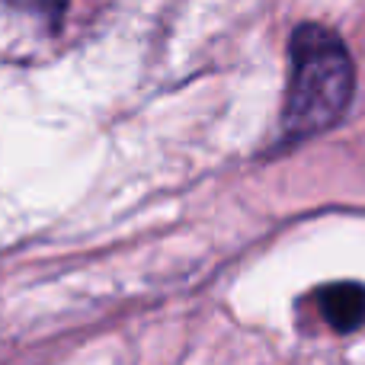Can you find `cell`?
Wrapping results in <instances>:
<instances>
[{
	"label": "cell",
	"mask_w": 365,
	"mask_h": 365,
	"mask_svg": "<svg viewBox=\"0 0 365 365\" xmlns=\"http://www.w3.org/2000/svg\"><path fill=\"white\" fill-rule=\"evenodd\" d=\"M356 93L346 42L321 23H302L289 38V87L282 103V141H304L334 128Z\"/></svg>",
	"instance_id": "cell-1"
},
{
	"label": "cell",
	"mask_w": 365,
	"mask_h": 365,
	"mask_svg": "<svg viewBox=\"0 0 365 365\" xmlns=\"http://www.w3.org/2000/svg\"><path fill=\"white\" fill-rule=\"evenodd\" d=\"M324 321L340 334L359 330L365 324V285L362 282H330L317 289Z\"/></svg>",
	"instance_id": "cell-2"
},
{
	"label": "cell",
	"mask_w": 365,
	"mask_h": 365,
	"mask_svg": "<svg viewBox=\"0 0 365 365\" xmlns=\"http://www.w3.org/2000/svg\"><path fill=\"white\" fill-rule=\"evenodd\" d=\"M45 6H51V10H61V6H64V0H45Z\"/></svg>",
	"instance_id": "cell-3"
}]
</instances>
